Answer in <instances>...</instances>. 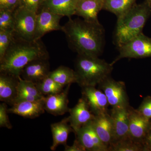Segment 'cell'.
<instances>
[{
	"mask_svg": "<svg viewBox=\"0 0 151 151\" xmlns=\"http://www.w3.org/2000/svg\"><path fill=\"white\" fill-rule=\"evenodd\" d=\"M69 123L68 117L63 119L60 122L51 124V130L52 134V144L50 147L52 151L56 150L60 145H67L68 136L71 132H73V129Z\"/></svg>",
	"mask_w": 151,
	"mask_h": 151,
	"instance_id": "cell-20",
	"label": "cell"
},
{
	"mask_svg": "<svg viewBox=\"0 0 151 151\" xmlns=\"http://www.w3.org/2000/svg\"><path fill=\"white\" fill-rule=\"evenodd\" d=\"M14 30H0V60L5 54L14 35Z\"/></svg>",
	"mask_w": 151,
	"mask_h": 151,
	"instance_id": "cell-27",
	"label": "cell"
},
{
	"mask_svg": "<svg viewBox=\"0 0 151 151\" xmlns=\"http://www.w3.org/2000/svg\"><path fill=\"white\" fill-rule=\"evenodd\" d=\"M92 122L78 130L75 134L76 138L86 151H108V147L102 142L95 132Z\"/></svg>",
	"mask_w": 151,
	"mask_h": 151,
	"instance_id": "cell-11",
	"label": "cell"
},
{
	"mask_svg": "<svg viewBox=\"0 0 151 151\" xmlns=\"http://www.w3.org/2000/svg\"><path fill=\"white\" fill-rule=\"evenodd\" d=\"M108 151H144L142 145L129 137L111 143Z\"/></svg>",
	"mask_w": 151,
	"mask_h": 151,
	"instance_id": "cell-25",
	"label": "cell"
},
{
	"mask_svg": "<svg viewBox=\"0 0 151 151\" xmlns=\"http://www.w3.org/2000/svg\"><path fill=\"white\" fill-rule=\"evenodd\" d=\"M69 113V123L75 134L81 127L92 122L95 117L83 97L78 100L74 107L70 108Z\"/></svg>",
	"mask_w": 151,
	"mask_h": 151,
	"instance_id": "cell-12",
	"label": "cell"
},
{
	"mask_svg": "<svg viewBox=\"0 0 151 151\" xmlns=\"http://www.w3.org/2000/svg\"><path fill=\"white\" fill-rule=\"evenodd\" d=\"M129 106L115 107L111 109L110 115L114 129L113 142L130 137L129 135Z\"/></svg>",
	"mask_w": 151,
	"mask_h": 151,
	"instance_id": "cell-15",
	"label": "cell"
},
{
	"mask_svg": "<svg viewBox=\"0 0 151 151\" xmlns=\"http://www.w3.org/2000/svg\"><path fill=\"white\" fill-rule=\"evenodd\" d=\"M136 0H104L103 8L116 15L117 17L129 10Z\"/></svg>",
	"mask_w": 151,
	"mask_h": 151,
	"instance_id": "cell-24",
	"label": "cell"
},
{
	"mask_svg": "<svg viewBox=\"0 0 151 151\" xmlns=\"http://www.w3.org/2000/svg\"><path fill=\"white\" fill-rule=\"evenodd\" d=\"M119 54L111 63L114 65L121 59L142 58L151 57V39L143 33L119 47Z\"/></svg>",
	"mask_w": 151,
	"mask_h": 151,
	"instance_id": "cell-5",
	"label": "cell"
},
{
	"mask_svg": "<svg viewBox=\"0 0 151 151\" xmlns=\"http://www.w3.org/2000/svg\"><path fill=\"white\" fill-rule=\"evenodd\" d=\"M44 99L37 101H21L16 102L8 109L9 113L16 114L25 118L35 119L45 111Z\"/></svg>",
	"mask_w": 151,
	"mask_h": 151,
	"instance_id": "cell-18",
	"label": "cell"
},
{
	"mask_svg": "<svg viewBox=\"0 0 151 151\" xmlns=\"http://www.w3.org/2000/svg\"><path fill=\"white\" fill-rule=\"evenodd\" d=\"M13 12L5 10H0V30H14Z\"/></svg>",
	"mask_w": 151,
	"mask_h": 151,
	"instance_id": "cell-28",
	"label": "cell"
},
{
	"mask_svg": "<svg viewBox=\"0 0 151 151\" xmlns=\"http://www.w3.org/2000/svg\"><path fill=\"white\" fill-rule=\"evenodd\" d=\"M77 1L78 0H45L42 6L54 13L69 18L75 15Z\"/></svg>",
	"mask_w": 151,
	"mask_h": 151,
	"instance_id": "cell-22",
	"label": "cell"
},
{
	"mask_svg": "<svg viewBox=\"0 0 151 151\" xmlns=\"http://www.w3.org/2000/svg\"><path fill=\"white\" fill-rule=\"evenodd\" d=\"M45 1V0H21L19 6L23 7L37 13Z\"/></svg>",
	"mask_w": 151,
	"mask_h": 151,
	"instance_id": "cell-31",
	"label": "cell"
},
{
	"mask_svg": "<svg viewBox=\"0 0 151 151\" xmlns=\"http://www.w3.org/2000/svg\"><path fill=\"white\" fill-rule=\"evenodd\" d=\"M129 135L131 139L142 144L151 129V121L131 106L129 107Z\"/></svg>",
	"mask_w": 151,
	"mask_h": 151,
	"instance_id": "cell-9",
	"label": "cell"
},
{
	"mask_svg": "<svg viewBox=\"0 0 151 151\" xmlns=\"http://www.w3.org/2000/svg\"><path fill=\"white\" fill-rule=\"evenodd\" d=\"M21 0H0V10L14 12L19 6Z\"/></svg>",
	"mask_w": 151,
	"mask_h": 151,
	"instance_id": "cell-32",
	"label": "cell"
},
{
	"mask_svg": "<svg viewBox=\"0 0 151 151\" xmlns=\"http://www.w3.org/2000/svg\"><path fill=\"white\" fill-rule=\"evenodd\" d=\"M42 58H49V55L41 39L27 40L15 33L5 54L0 60V73L20 76L23 68L28 63Z\"/></svg>",
	"mask_w": 151,
	"mask_h": 151,
	"instance_id": "cell-2",
	"label": "cell"
},
{
	"mask_svg": "<svg viewBox=\"0 0 151 151\" xmlns=\"http://www.w3.org/2000/svg\"><path fill=\"white\" fill-rule=\"evenodd\" d=\"M13 14L16 34L27 40H35L36 13L19 6L14 11Z\"/></svg>",
	"mask_w": 151,
	"mask_h": 151,
	"instance_id": "cell-6",
	"label": "cell"
},
{
	"mask_svg": "<svg viewBox=\"0 0 151 151\" xmlns=\"http://www.w3.org/2000/svg\"><path fill=\"white\" fill-rule=\"evenodd\" d=\"M45 97L39 91L35 83L24 80L19 76L17 95L15 103L21 101H37L42 100Z\"/></svg>",
	"mask_w": 151,
	"mask_h": 151,
	"instance_id": "cell-21",
	"label": "cell"
},
{
	"mask_svg": "<svg viewBox=\"0 0 151 151\" xmlns=\"http://www.w3.org/2000/svg\"><path fill=\"white\" fill-rule=\"evenodd\" d=\"M82 97L87 103L94 115H100L108 113L109 105L107 97L100 89L96 86H86L81 87Z\"/></svg>",
	"mask_w": 151,
	"mask_h": 151,
	"instance_id": "cell-10",
	"label": "cell"
},
{
	"mask_svg": "<svg viewBox=\"0 0 151 151\" xmlns=\"http://www.w3.org/2000/svg\"><path fill=\"white\" fill-rule=\"evenodd\" d=\"M49 58H42L31 61L23 68L20 76L24 80L37 84L49 75Z\"/></svg>",
	"mask_w": 151,
	"mask_h": 151,
	"instance_id": "cell-13",
	"label": "cell"
},
{
	"mask_svg": "<svg viewBox=\"0 0 151 151\" xmlns=\"http://www.w3.org/2000/svg\"><path fill=\"white\" fill-rule=\"evenodd\" d=\"M151 12L150 3L134 4L129 10L118 17L115 36L119 47L142 33Z\"/></svg>",
	"mask_w": 151,
	"mask_h": 151,
	"instance_id": "cell-3",
	"label": "cell"
},
{
	"mask_svg": "<svg viewBox=\"0 0 151 151\" xmlns=\"http://www.w3.org/2000/svg\"><path fill=\"white\" fill-rule=\"evenodd\" d=\"M142 145L144 151H151V129L143 140Z\"/></svg>",
	"mask_w": 151,
	"mask_h": 151,
	"instance_id": "cell-34",
	"label": "cell"
},
{
	"mask_svg": "<svg viewBox=\"0 0 151 151\" xmlns=\"http://www.w3.org/2000/svg\"><path fill=\"white\" fill-rule=\"evenodd\" d=\"M95 132L102 142L107 147L114 140V129L111 115L108 113L96 115L92 122Z\"/></svg>",
	"mask_w": 151,
	"mask_h": 151,
	"instance_id": "cell-17",
	"label": "cell"
},
{
	"mask_svg": "<svg viewBox=\"0 0 151 151\" xmlns=\"http://www.w3.org/2000/svg\"><path fill=\"white\" fill-rule=\"evenodd\" d=\"M98 86V88L105 93L109 105L112 108L129 106L126 85L123 81H116L110 76Z\"/></svg>",
	"mask_w": 151,
	"mask_h": 151,
	"instance_id": "cell-7",
	"label": "cell"
},
{
	"mask_svg": "<svg viewBox=\"0 0 151 151\" xmlns=\"http://www.w3.org/2000/svg\"><path fill=\"white\" fill-rule=\"evenodd\" d=\"M64 147V151H86L83 146L80 144L76 138L72 145L69 146L66 145Z\"/></svg>",
	"mask_w": 151,
	"mask_h": 151,
	"instance_id": "cell-33",
	"label": "cell"
},
{
	"mask_svg": "<svg viewBox=\"0 0 151 151\" xmlns=\"http://www.w3.org/2000/svg\"><path fill=\"white\" fill-rule=\"evenodd\" d=\"M49 76L63 86L77 82V77L75 70L67 66L61 65L50 73Z\"/></svg>",
	"mask_w": 151,
	"mask_h": 151,
	"instance_id": "cell-23",
	"label": "cell"
},
{
	"mask_svg": "<svg viewBox=\"0 0 151 151\" xmlns=\"http://www.w3.org/2000/svg\"><path fill=\"white\" fill-rule=\"evenodd\" d=\"M36 85L39 91L45 96L59 93L63 91L65 86L58 84L49 76Z\"/></svg>",
	"mask_w": 151,
	"mask_h": 151,
	"instance_id": "cell-26",
	"label": "cell"
},
{
	"mask_svg": "<svg viewBox=\"0 0 151 151\" xmlns=\"http://www.w3.org/2000/svg\"><path fill=\"white\" fill-rule=\"evenodd\" d=\"M103 4L99 0H78L75 15L87 21L99 22L98 14L103 9Z\"/></svg>",
	"mask_w": 151,
	"mask_h": 151,
	"instance_id": "cell-19",
	"label": "cell"
},
{
	"mask_svg": "<svg viewBox=\"0 0 151 151\" xmlns=\"http://www.w3.org/2000/svg\"><path fill=\"white\" fill-rule=\"evenodd\" d=\"M99 1H104V0H99Z\"/></svg>",
	"mask_w": 151,
	"mask_h": 151,
	"instance_id": "cell-35",
	"label": "cell"
},
{
	"mask_svg": "<svg viewBox=\"0 0 151 151\" xmlns=\"http://www.w3.org/2000/svg\"><path fill=\"white\" fill-rule=\"evenodd\" d=\"M137 110L144 117L151 121V96L145 97Z\"/></svg>",
	"mask_w": 151,
	"mask_h": 151,
	"instance_id": "cell-30",
	"label": "cell"
},
{
	"mask_svg": "<svg viewBox=\"0 0 151 151\" xmlns=\"http://www.w3.org/2000/svg\"><path fill=\"white\" fill-rule=\"evenodd\" d=\"M77 83L81 87L96 86L111 76L113 65L99 57L78 54L75 60Z\"/></svg>",
	"mask_w": 151,
	"mask_h": 151,
	"instance_id": "cell-4",
	"label": "cell"
},
{
	"mask_svg": "<svg viewBox=\"0 0 151 151\" xmlns=\"http://www.w3.org/2000/svg\"><path fill=\"white\" fill-rule=\"evenodd\" d=\"M63 17L42 6L37 13L36 29L35 40L41 39L44 35L50 32L61 31L62 26L60 24V22Z\"/></svg>",
	"mask_w": 151,
	"mask_h": 151,
	"instance_id": "cell-8",
	"label": "cell"
},
{
	"mask_svg": "<svg viewBox=\"0 0 151 151\" xmlns=\"http://www.w3.org/2000/svg\"><path fill=\"white\" fill-rule=\"evenodd\" d=\"M68 47L77 54L99 57L103 52L105 30L100 23L69 18L62 26Z\"/></svg>",
	"mask_w": 151,
	"mask_h": 151,
	"instance_id": "cell-1",
	"label": "cell"
},
{
	"mask_svg": "<svg viewBox=\"0 0 151 151\" xmlns=\"http://www.w3.org/2000/svg\"><path fill=\"white\" fill-rule=\"evenodd\" d=\"M71 84L67 85L65 89L59 93L45 97L44 105L45 111L54 116H62L69 112L68 94Z\"/></svg>",
	"mask_w": 151,
	"mask_h": 151,
	"instance_id": "cell-14",
	"label": "cell"
},
{
	"mask_svg": "<svg viewBox=\"0 0 151 151\" xmlns=\"http://www.w3.org/2000/svg\"><path fill=\"white\" fill-rule=\"evenodd\" d=\"M19 76L0 73V100L12 106L18 92Z\"/></svg>",
	"mask_w": 151,
	"mask_h": 151,
	"instance_id": "cell-16",
	"label": "cell"
},
{
	"mask_svg": "<svg viewBox=\"0 0 151 151\" xmlns=\"http://www.w3.org/2000/svg\"><path fill=\"white\" fill-rule=\"evenodd\" d=\"M8 110L6 103L3 102L0 104V127L11 129L12 126L9 119Z\"/></svg>",
	"mask_w": 151,
	"mask_h": 151,
	"instance_id": "cell-29",
	"label": "cell"
}]
</instances>
